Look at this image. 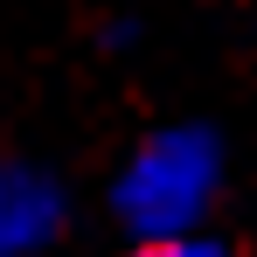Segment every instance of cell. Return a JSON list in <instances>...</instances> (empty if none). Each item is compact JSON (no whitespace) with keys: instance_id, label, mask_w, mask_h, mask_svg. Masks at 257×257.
Here are the masks:
<instances>
[{"instance_id":"6da1fadb","label":"cell","mask_w":257,"mask_h":257,"mask_svg":"<svg viewBox=\"0 0 257 257\" xmlns=\"http://www.w3.org/2000/svg\"><path fill=\"white\" fill-rule=\"evenodd\" d=\"M215 181H222V146L202 125H167L153 139H139V153L125 160L111 202L139 243H160V236H195V222L209 215Z\"/></svg>"},{"instance_id":"7a4b0ae2","label":"cell","mask_w":257,"mask_h":257,"mask_svg":"<svg viewBox=\"0 0 257 257\" xmlns=\"http://www.w3.org/2000/svg\"><path fill=\"white\" fill-rule=\"evenodd\" d=\"M63 229V188L42 167H0V257H35Z\"/></svg>"},{"instance_id":"3957f363","label":"cell","mask_w":257,"mask_h":257,"mask_svg":"<svg viewBox=\"0 0 257 257\" xmlns=\"http://www.w3.org/2000/svg\"><path fill=\"white\" fill-rule=\"evenodd\" d=\"M132 257H236L229 250V243H215V236H202V229H195V236H160V243H139V250Z\"/></svg>"}]
</instances>
